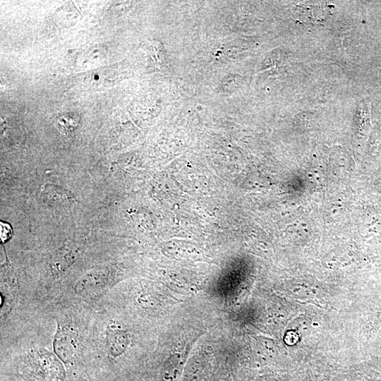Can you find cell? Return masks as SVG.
Listing matches in <instances>:
<instances>
[{"label": "cell", "mask_w": 381, "mask_h": 381, "mask_svg": "<svg viewBox=\"0 0 381 381\" xmlns=\"http://www.w3.org/2000/svg\"><path fill=\"white\" fill-rule=\"evenodd\" d=\"M75 339L68 332H59L54 340L55 352L59 358L66 363H72L76 355Z\"/></svg>", "instance_id": "cell-1"}, {"label": "cell", "mask_w": 381, "mask_h": 381, "mask_svg": "<svg viewBox=\"0 0 381 381\" xmlns=\"http://www.w3.org/2000/svg\"><path fill=\"white\" fill-rule=\"evenodd\" d=\"M128 338L121 330L109 329L107 332V346L111 356L116 357L121 355L126 348Z\"/></svg>", "instance_id": "cell-2"}, {"label": "cell", "mask_w": 381, "mask_h": 381, "mask_svg": "<svg viewBox=\"0 0 381 381\" xmlns=\"http://www.w3.org/2000/svg\"><path fill=\"white\" fill-rule=\"evenodd\" d=\"M181 364L178 357L173 356L164 364L161 370L162 381H174L179 375Z\"/></svg>", "instance_id": "cell-3"}, {"label": "cell", "mask_w": 381, "mask_h": 381, "mask_svg": "<svg viewBox=\"0 0 381 381\" xmlns=\"http://www.w3.org/2000/svg\"><path fill=\"white\" fill-rule=\"evenodd\" d=\"M205 368L198 361H193L189 364L185 370L186 381H203Z\"/></svg>", "instance_id": "cell-4"}, {"label": "cell", "mask_w": 381, "mask_h": 381, "mask_svg": "<svg viewBox=\"0 0 381 381\" xmlns=\"http://www.w3.org/2000/svg\"><path fill=\"white\" fill-rule=\"evenodd\" d=\"M1 239L3 242L8 241L12 235V229L9 224L1 222Z\"/></svg>", "instance_id": "cell-5"}, {"label": "cell", "mask_w": 381, "mask_h": 381, "mask_svg": "<svg viewBox=\"0 0 381 381\" xmlns=\"http://www.w3.org/2000/svg\"><path fill=\"white\" fill-rule=\"evenodd\" d=\"M256 381H266V380H256Z\"/></svg>", "instance_id": "cell-6"}]
</instances>
